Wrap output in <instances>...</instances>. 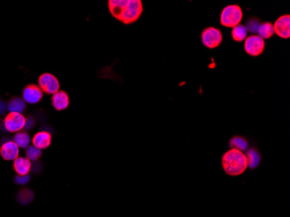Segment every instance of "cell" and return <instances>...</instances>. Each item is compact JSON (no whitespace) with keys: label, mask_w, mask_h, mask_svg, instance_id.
Returning a JSON list of instances; mask_svg holds the SVG:
<instances>
[{"label":"cell","mask_w":290,"mask_h":217,"mask_svg":"<svg viewBox=\"0 0 290 217\" xmlns=\"http://www.w3.org/2000/svg\"><path fill=\"white\" fill-rule=\"evenodd\" d=\"M108 7L111 16L124 24L137 22L144 12L141 0H109Z\"/></svg>","instance_id":"cell-1"},{"label":"cell","mask_w":290,"mask_h":217,"mask_svg":"<svg viewBox=\"0 0 290 217\" xmlns=\"http://www.w3.org/2000/svg\"><path fill=\"white\" fill-rule=\"evenodd\" d=\"M222 169L230 177H239L248 169V160L244 152L230 149L222 157Z\"/></svg>","instance_id":"cell-2"},{"label":"cell","mask_w":290,"mask_h":217,"mask_svg":"<svg viewBox=\"0 0 290 217\" xmlns=\"http://www.w3.org/2000/svg\"><path fill=\"white\" fill-rule=\"evenodd\" d=\"M242 10L237 4H230L222 9L220 16V23L227 28H234L242 22Z\"/></svg>","instance_id":"cell-3"},{"label":"cell","mask_w":290,"mask_h":217,"mask_svg":"<svg viewBox=\"0 0 290 217\" xmlns=\"http://www.w3.org/2000/svg\"><path fill=\"white\" fill-rule=\"evenodd\" d=\"M201 40L206 48L215 49L222 44L223 36L219 29L210 26L201 32Z\"/></svg>","instance_id":"cell-4"},{"label":"cell","mask_w":290,"mask_h":217,"mask_svg":"<svg viewBox=\"0 0 290 217\" xmlns=\"http://www.w3.org/2000/svg\"><path fill=\"white\" fill-rule=\"evenodd\" d=\"M266 47L265 40L258 35H250L244 40V51L251 56H258L264 53Z\"/></svg>","instance_id":"cell-5"},{"label":"cell","mask_w":290,"mask_h":217,"mask_svg":"<svg viewBox=\"0 0 290 217\" xmlns=\"http://www.w3.org/2000/svg\"><path fill=\"white\" fill-rule=\"evenodd\" d=\"M38 86L43 93L53 95L60 90V83L56 76L52 73L45 72L38 77Z\"/></svg>","instance_id":"cell-6"},{"label":"cell","mask_w":290,"mask_h":217,"mask_svg":"<svg viewBox=\"0 0 290 217\" xmlns=\"http://www.w3.org/2000/svg\"><path fill=\"white\" fill-rule=\"evenodd\" d=\"M26 118L20 113L10 112L4 117V127L8 132L18 133L22 131L25 126Z\"/></svg>","instance_id":"cell-7"},{"label":"cell","mask_w":290,"mask_h":217,"mask_svg":"<svg viewBox=\"0 0 290 217\" xmlns=\"http://www.w3.org/2000/svg\"><path fill=\"white\" fill-rule=\"evenodd\" d=\"M274 34L283 39H289L290 37V15H282L279 17L274 24Z\"/></svg>","instance_id":"cell-8"},{"label":"cell","mask_w":290,"mask_h":217,"mask_svg":"<svg viewBox=\"0 0 290 217\" xmlns=\"http://www.w3.org/2000/svg\"><path fill=\"white\" fill-rule=\"evenodd\" d=\"M44 97V93L38 85H29L23 90V99L30 105L38 104Z\"/></svg>","instance_id":"cell-9"},{"label":"cell","mask_w":290,"mask_h":217,"mask_svg":"<svg viewBox=\"0 0 290 217\" xmlns=\"http://www.w3.org/2000/svg\"><path fill=\"white\" fill-rule=\"evenodd\" d=\"M1 157L6 161H14L19 156V148L13 141L5 142L0 149Z\"/></svg>","instance_id":"cell-10"},{"label":"cell","mask_w":290,"mask_h":217,"mask_svg":"<svg viewBox=\"0 0 290 217\" xmlns=\"http://www.w3.org/2000/svg\"><path fill=\"white\" fill-rule=\"evenodd\" d=\"M52 105L57 111L65 110L70 106V97L65 90H59L53 94L52 97Z\"/></svg>","instance_id":"cell-11"},{"label":"cell","mask_w":290,"mask_h":217,"mask_svg":"<svg viewBox=\"0 0 290 217\" xmlns=\"http://www.w3.org/2000/svg\"><path fill=\"white\" fill-rule=\"evenodd\" d=\"M33 145L37 149H45L52 145V135L47 131H39L33 138Z\"/></svg>","instance_id":"cell-12"},{"label":"cell","mask_w":290,"mask_h":217,"mask_svg":"<svg viewBox=\"0 0 290 217\" xmlns=\"http://www.w3.org/2000/svg\"><path fill=\"white\" fill-rule=\"evenodd\" d=\"M32 167H33L32 162L26 157H18L13 161V168L15 169L18 176L29 175Z\"/></svg>","instance_id":"cell-13"},{"label":"cell","mask_w":290,"mask_h":217,"mask_svg":"<svg viewBox=\"0 0 290 217\" xmlns=\"http://www.w3.org/2000/svg\"><path fill=\"white\" fill-rule=\"evenodd\" d=\"M245 155L248 160V168H250V169H256L262 160L261 153L259 152L256 148L252 147L246 150Z\"/></svg>","instance_id":"cell-14"},{"label":"cell","mask_w":290,"mask_h":217,"mask_svg":"<svg viewBox=\"0 0 290 217\" xmlns=\"http://www.w3.org/2000/svg\"><path fill=\"white\" fill-rule=\"evenodd\" d=\"M229 145L231 149H237L242 152H244L250 148L249 141L247 140V138L242 136H234L231 137L229 142Z\"/></svg>","instance_id":"cell-15"},{"label":"cell","mask_w":290,"mask_h":217,"mask_svg":"<svg viewBox=\"0 0 290 217\" xmlns=\"http://www.w3.org/2000/svg\"><path fill=\"white\" fill-rule=\"evenodd\" d=\"M25 102L23 98L21 97H13L11 100L9 101L7 104V109L9 112L22 113L24 112L25 109Z\"/></svg>","instance_id":"cell-16"},{"label":"cell","mask_w":290,"mask_h":217,"mask_svg":"<svg viewBox=\"0 0 290 217\" xmlns=\"http://www.w3.org/2000/svg\"><path fill=\"white\" fill-rule=\"evenodd\" d=\"M258 36L262 39H270L274 35V25L270 22L261 23L257 29Z\"/></svg>","instance_id":"cell-17"},{"label":"cell","mask_w":290,"mask_h":217,"mask_svg":"<svg viewBox=\"0 0 290 217\" xmlns=\"http://www.w3.org/2000/svg\"><path fill=\"white\" fill-rule=\"evenodd\" d=\"M13 142L18 146V148L27 149L30 146L32 139H31V137L28 133L19 131V132L16 133Z\"/></svg>","instance_id":"cell-18"},{"label":"cell","mask_w":290,"mask_h":217,"mask_svg":"<svg viewBox=\"0 0 290 217\" xmlns=\"http://www.w3.org/2000/svg\"><path fill=\"white\" fill-rule=\"evenodd\" d=\"M231 36L233 40L236 42H242L245 40L246 37L248 36V30L246 28L245 25L238 24L235 26L234 28H232Z\"/></svg>","instance_id":"cell-19"},{"label":"cell","mask_w":290,"mask_h":217,"mask_svg":"<svg viewBox=\"0 0 290 217\" xmlns=\"http://www.w3.org/2000/svg\"><path fill=\"white\" fill-rule=\"evenodd\" d=\"M25 156L26 158H28L31 162H35L38 160L42 156V150L37 149L34 146H29L25 151Z\"/></svg>","instance_id":"cell-20"},{"label":"cell","mask_w":290,"mask_h":217,"mask_svg":"<svg viewBox=\"0 0 290 217\" xmlns=\"http://www.w3.org/2000/svg\"><path fill=\"white\" fill-rule=\"evenodd\" d=\"M33 192L31 189H22L18 195V199L22 204H27L30 201H33Z\"/></svg>","instance_id":"cell-21"},{"label":"cell","mask_w":290,"mask_h":217,"mask_svg":"<svg viewBox=\"0 0 290 217\" xmlns=\"http://www.w3.org/2000/svg\"><path fill=\"white\" fill-rule=\"evenodd\" d=\"M246 28L248 30V32L250 33H257V29L259 25L261 24V21L257 18H250L247 21L246 23Z\"/></svg>","instance_id":"cell-22"},{"label":"cell","mask_w":290,"mask_h":217,"mask_svg":"<svg viewBox=\"0 0 290 217\" xmlns=\"http://www.w3.org/2000/svg\"><path fill=\"white\" fill-rule=\"evenodd\" d=\"M18 184L24 185L26 184L29 181H30V176L26 175V176H18L15 179Z\"/></svg>","instance_id":"cell-23"},{"label":"cell","mask_w":290,"mask_h":217,"mask_svg":"<svg viewBox=\"0 0 290 217\" xmlns=\"http://www.w3.org/2000/svg\"><path fill=\"white\" fill-rule=\"evenodd\" d=\"M34 125H35V119L32 117H28V118H26L24 129H31L34 126Z\"/></svg>","instance_id":"cell-24"},{"label":"cell","mask_w":290,"mask_h":217,"mask_svg":"<svg viewBox=\"0 0 290 217\" xmlns=\"http://www.w3.org/2000/svg\"><path fill=\"white\" fill-rule=\"evenodd\" d=\"M7 109V105L4 100L0 99V115H3Z\"/></svg>","instance_id":"cell-25"}]
</instances>
